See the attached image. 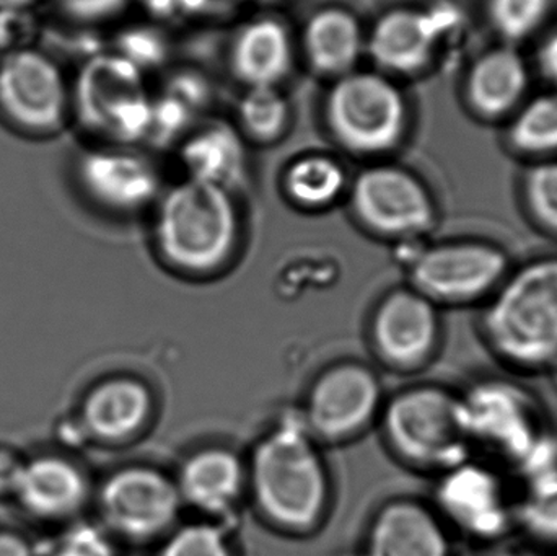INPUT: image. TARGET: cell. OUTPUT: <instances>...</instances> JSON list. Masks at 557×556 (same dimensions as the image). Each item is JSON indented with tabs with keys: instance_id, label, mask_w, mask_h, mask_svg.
Returning <instances> with one entry per match:
<instances>
[{
	"instance_id": "52a82bcc",
	"label": "cell",
	"mask_w": 557,
	"mask_h": 556,
	"mask_svg": "<svg viewBox=\"0 0 557 556\" xmlns=\"http://www.w3.org/2000/svg\"><path fill=\"white\" fill-rule=\"evenodd\" d=\"M71 75L61 62L28 42L0 58V120L23 136L46 139L72 123Z\"/></svg>"
},
{
	"instance_id": "f35d334b",
	"label": "cell",
	"mask_w": 557,
	"mask_h": 556,
	"mask_svg": "<svg viewBox=\"0 0 557 556\" xmlns=\"http://www.w3.org/2000/svg\"><path fill=\"white\" fill-rule=\"evenodd\" d=\"M0 556H35V551L22 532L0 528Z\"/></svg>"
},
{
	"instance_id": "4dcf8cb0",
	"label": "cell",
	"mask_w": 557,
	"mask_h": 556,
	"mask_svg": "<svg viewBox=\"0 0 557 556\" xmlns=\"http://www.w3.org/2000/svg\"><path fill=\"white\" fill-rule=\"evenodd\" d=\"M527 201L536 221L557 235V162L535 166L530 172Z\"/></svg>"
},
{
	"instance_id": "b9f144b4",
	"label": "cell",
	"mask_w": 557,
	"mask_h": 556,
	"mask_svg": "<svg viewBox=\"0 0 557 556\" xmlns=\"http://www.w3.org/2000/svg\"><path fill=\"white\" fill-rule=\"evenodd\" d=\"M549 375H552L553 384H555V387L557 388V358L556 361L553 362L552 368L548 369Z\"/></svg>"
},
{
	"instance_id": "30bf717a",
	"label": "cell",
	"mask_w": 557,
	"mask_h": 556,
	"mask_svg": "<svg viewBox=\"0 0 557 556\" xmlns=\"http://www.w3.org/2000/svg\"><path fill=\"white\" fill-rule=\"evenodd\" d=\"M350 209L360 224L388 238H412L431 231L435 205L424 183L393 163H373L350 180Z\"/></svg>"
},
{
	"instance_id": "d4e9b609",
	"label": "cell",
	"mask_w": 557,
	"mask_h": 556,
	"mask_svg": "<svg viewBox=\"0 0 557 556\" xmlns=\"http://www.w3.org/2000/svg\"><path fill=\"white\" fill-rule=\"evenodd\" d=\"M529 87V71L519 52L494 49L474 64L468 78V97L480 113L499 116L512 110Z\"/></svg>"
},
{
	"instance_id": "9a60e30c",
	"label": "cell",
	"mask_w": 557,
	"mask_h": 556,
	"mask_svg": "<svg viewBox=\"0 0 557 556\" xmlns=\"http://www.w3.org/2000/svg\"><path fill=\"white\" fill-rule=\"evenodd\" d=\"M91 499V485L84 467L61 450L26 456L25 469L12 503L35 524H67Z\"/></svg>"
},
{
	"instance_id": "ffe728a7",
	"label": "cell",
	"mask_w": 557,
	"mask_h": 556,
	"mask_svg": "<svg viewBox=\"0 0 557 556\" xmlns=\"http://www.w3.org/2000/svg\"><path fill=\"white\" fill-rule=\"evenodd\" d=\"M185 178L221 186L234 193L248 172V149L237 124L199 121L180 144Z\"/></svg>"
},
{
	"instance_id": "ba28073f",
	"label": "cell",
	"mask_w": 557,
	"mask_h": 556,
	"mask_svg": "<svg viewBox=\"0 0 557 556\" xmlns=\"http://www.w3.org/2000/svg\"><path fill=\"white\" fill-rule=\"evenodd\" d=\"M458 394L474 449L484 447L517 469L553 437L535 395L512 379H480Z\"/></svg>"
},
{
	"instance_id": "cb8c5ba5",
	"label": "cell",
	"mask_w": 557,
	"mask_h": 556,
	"mask_svg": "<svg viewBox=\"0 0 557 556\" xmlns=\"http://www.w3.org/2000/svg\"><path fill=\"white\" fill-rule=\"evenodd\" d=\"M350 178L337 157L307 152L295 157L282 172L285 198L304 211H324L349 191Z\"/></svg>"
},
{
	"instance_id": "f1b7e54d",
	"label": "cell",
	"mask_w": 557,
	"mask_h": 556,
	"mask_svg": "<svg viewBox=\"0 0 557 556\" xmlns=\"http://www.w3.org/2000/svg\"><path fill=\"white\" fill-rule=\"evenodd\" d=\"M513 144L527 152L557 150V94L530 101L513 121Z\"/></svg>"
},
{
	"instance_id": "484cf974",
	"label": "cell",
	"mask_w": 557,
	"mask_h": 556,
	"mask_svg": "<svg viewBox=\"0 0 557 556\" xmlns=\"http://www.w3.org/2000/svg\"><path fill=\"white\" fill-rule=\"evenodd\" d=\"M208 82L191 72L173 75L159 95H153L150 139L185 137L198 124L209 103Z\"/></svg>"
},
{
	"instance_id": "e0dca14e",
	"label": "cell",
	"mask_w": 557,
	"mask_h": 556,
	"mask_svg": "<svg viewBox=\"0 0 557 556\" xmlns=\"http://www.w3.org/2000/svg\"><path fill=\"white\" fill-rule=\"evenodd\" d=\"M380 385L369 369L343 365L324 372L311 388L307 417L318 434L331 440L362 430L375 415Z\"/></svg>"
},
{
	"instance_id": "277c9868",
	"label": "cell",
	"mask_w": 557,
	"mask_h": 556,
	"mask_svg": "<svg viewBox=\"0 0 557 556\" xmlns=\"http://www.w3.org/2000/svg\"><path fill=\"white\" fill-rule=\"evenodd\" d=\"M323 116L331 136L344 150L360 157H380L405 139L409 107L389 75L376 69H356L331 81Z\"/></svg>"
},
{
	"instance_id": "5b68a950",
	"label": "cell",
	"mask_w": 557,
	"mask_h": 556,
	"mask_svg": "<svg viewBox=\"0 0 557 556\" xmlns=\"http://www.w3.org/2000/svg\"><path fill=\"white\" fill-rule=\"evenodd\" d=\"M251 480L264 515L285 528L314 524L326 505L323 464L308 437L294 428L274 431L257 447Z\"/></svg>"
},
{
	"instance_id": "7bdbcfd3",
	"label": "cell",
	"mask_w": 557,
	"mask_h": 556,
	"mask_svg": "<svg viewBox=\"0 0 557 556\" xmlns=\"http://www.w3.org/2000/svg\"><path fill=\"white\" fill-rule=\"evenodd\" d=\"M248 2L263 3V5H268V3L281 2V0H248Z\"/></svg>"
},
{
	"instance_id": "f546056e",
	"label": "cell",
	"mask_w": 557,
	"mask_h": 556,
	"mask_svg": "<svg viewBox=\"0 0 557 556\" xmlns=\"http://www.w3.org/2000/svg\"><path fill=\"white\" fill-rule=\"evenodd\" d=\"M549 5L552 0H491V18L500 35L519 41L540 28Z\"/></svg>"
},
{
	"instance_id": "ab89813d",
	"label": "cell",
	"mask_w": 557,
	"mask_h": 556,
	"mask_svg": "<svg viewBox=\"0 0 557 556\" xmlns=\"http://www.w3.org/2000/svg\"><path fill=\"white\" fill-rule=\"evenodd\" d=\"M540 65L546 77L557 85V33L543 42L540 49Z\"/></svg>"
},
{
	"instance_id": "d6a6232c",
	"label": "cell",
	"mask_w": 557,
	"mask_h": 556,
	"mask_svg": "<svg viewBox=\"0 0 557 556\" xmlns=\"http://www.w3.org/2000/svg\"><path fill=\"white\" fill-rule=\"evenodd\" d=\"M129 0H48L55 12L81 26H97L113 22L126 10Z\"/></svg>"
},
{
	"instance_id": "836d02e7",
	"label": "cell",
	"mask_w": 557,
	"mask_h": 556,
	"mask_svg": "<svg viewBox=\"0 0 557 556\" xmlns=\"http://www.w3.org/2000/svg\"><path fill=\"white\" fill-rule=\"evenodd\" d=\"M114 51L129 59L140 71L146 72L149 65H156L153 62H159L162 59L163 42L160 41L156 33L144 32V29L127 32Z\"/></svg>"
},
{
	"instance_id": "44dd1931",
	"label": "cell",
	"mask_w": 557,
	"mask_h": 556,
	"mask_svg": "<svg viewBox=\"0 0 557 556\" xmlns=\"http://www.w3.org/2000/svg\"><path fill=\"white\" fill-rule=\"evenodd\" d=\"M367 556H451L448 526L421 503H393L373 522Z\"/></svg>"
},
{
	"instance_id": "d6986e66",
	"label": "cell",
	"mask_w": 557,
	"mask_h": 556,
	"mask_svg": "<svg viewBox=\"0 0 557 556\" xmlns=\"http://www.w3.org/2000/svg\"><path fill=\"white\" fill-rule=\"evenodd\" d=\"M297 41L287 23L261 15L240 26L232 39L228 62L240 84L278 87L294 67Z\"/></svg>"
},
{
	"instance_id": "9c48e42d",
	"label": "cell",
	"mask_w": 557,
	"mask_h": 556,
	"mask_svg": "<svg viewBox=\"0 0 557 556\" xmlns=\"http://www.w3.org/2000/svg\"><path fill=\"white\" fill-rule=\"evenodd\" d=\"M512 267L509 255L497 245L445 242L419 251L409 277L412 289L437 306H481Z\"/></svg>"
},
{
	"instance_id": "5bb4252c",
	"label": "cell",
	"mask_w": 557,
	"mask_h": 556,
	"mask_svg": "<svg viewBox=\"0 0 557 556\" xmlns=\"http://www.w3.org/2000/svg\"><path fill=\"white\" fill-rule=\"evenodd\" d=\"M457 25L455 10L398 7L382 13L367 29L366 52L376 71L409 75L422 71L434 59L448 29Z\"/></svg>"
},
{
	"instance_id": "7a4b0ae2",
	"label": "cell",
	"mask_w": 557,
	"mask_h": 556,
	"mask_svg": "<svg viewBox=\"0 0 557 556\" xmlns=\"http://www.w3.org/2000/svg\"><path fill=\"white\" fill-rule=\"evenodd\" d=\"M71 118L95 144L149 140L153 94L146 72L114 51L87 55L71 77Z\"/></svg>"
},
{
	"instance_id": "83f0119b",
	"label": "cell",
	"mask_w": 557,
	"mask_h": 556,
	"mask_svg": "<svg viewBox=\"0 0 557 556\" xmlns=\"http://www.w3.org/2000/svg\"><path fill=\"white\" fill-rule=\"evenodd\" d=\"M516 519L533 538L557 544V469L529 480V493L517 502Z\"/></svg>"
},
{
	"instance_id": "6da1fadb",
	"label": "cell",
	"mask_w": 557,
	"mask_h": 556,
	"mask_svg": "<svg viewBox=\"0 0 557 556\" xmlns=\"http://www.w3.org/2000/svg\"><path fill=\"white\" fill-rule=\"evenodd\" d=\"M478 329L507 368L525 374L548 371L557 358L556 255L510 268L481 304Z\"/></svg>"
},
{
	"instance_id": "8992f818",
	"label": "cell",
	"mask_w": 557,
	"mask_h": 556,
	"mask_svg": "<svg viewBox=\"0 0 557 556\" xmlns=\"http://www.w3.org/2000/svg\"><path fill=\"white\" fill-rule=\"evenodd\" d=\"M385 431L399 456L424 469L444 473L473 457L460 394L438 385L408 388L395 397L385 411Z\"/></svg>"
},
{
	"instance_id": "8d00e7d4",
	"label": "cell",
	"mask_w": 557,
	"mask_h": 556,
	"mask_svg": "<svg viewBox=\"0 0 557 556\" xmlns=\"http://www.w3.org/2000/svg\"><path fill=\"white\" fill-rule=\"evenodd\" d=\"M26 15L15 12L0 0V58L16 45H22Z\"/></svg>"
},
{
	"instance_id": "4fadbf2b",
	"label": "cell",
	"mask_w": 557,
	"mask_h": 556,
	"mask_svg": "<svg viewBox=\"0 0 557 556\" xmlns=\"http://www.w3.org/2000/svg\"><path fill=\"white\" fill-rule=\"evenodd\" d=\"M178 486L165 475L144 467L117 470L97 493L98 511L104 524L134 541L156 538L180 511Z\"/></svg>"
},
{
	"instance_id": "e575fe53",
	"label": "cell",
	"mask_w": 557,
	"mask_h": 556,
	"mask_svg": "<svg viewBox=\"0 0 557 556\" xmlns=\"http://www.w3.org/2000/svg\"><path fill=\"white\" fill-rule=\"evenodd\" d=\"M25 462V454L10 444L0 443V502L12 503Z\"/></svg>"
},
{
	"instance_id": "4316f807",
	"label": "cell",
	"mask_w": 557,
	"mask_h": 556,
	"mask_svg": "<svg viewBox=\"0 0 557 556\" xmlns=\"http://www.w3.org/2000/svg\"><path fill=\"white\" fill-rule=\"evenodd\" d=\"M290 101L281 87H248L237 104V127L245 139L271 144L290 126Z\"/></svg>"
},
{
	"instance_id": "603a6c76",
	"label": "cell",
	"mask_w": 557,
	"mask_h": 556,
	"mask_svg": "<svg viewBox=\"0 0 557 556\" xmlns=\"http://www.w3.org/2000/svg\"><path fill=\"white\" fill-rule=\"evenodd\" d=\"M244 485V469L234 454L208 449L193 456L183 467L178 492L182 498L208 512L231 508Z\"/></svg>"
},
{
	"instance_id": "d590c367",
	"label": "cell",
	"mask_w": 557,
	"mask_h": 556,
	"mask_svg": "<svg viewBox=\"0 0 557 556\" xmlns=\"http://www.w3.org/2000/svg\"><path fill=\"white\" fill-rule=\"evenodd\" d=\"M103 542L100 535L87 529H77L69 532L62 539L59 547L55 548L54 556H107Z\"/></svg>"
},
{
	"instance_id": "ac0fdd59",
	"label": "cell",
	"mask_w": 557,
	"mask_h": 556,
	"mask_svg": "<svg viewBox=\"0 0 557 556\" xmlns=\"http://www.w3.org/2000/svg\"><path fill=\"white\" fill-rule=\"evenodd\" d=\"M152 397L143 382L110 378L88 388L75 413L78 431L103 444L134 436L149 418Z\"/></svg>"
},
{
	"instance_id": "60d3db41",
	"label": "cell",
	"mask_w": 557,
	"mask_h": 556,
	"mask_svg": "<svg viewBox=\"0 0 557 556\" xmlns=\"http://www.w3.org/2000/svg\"><path fill=\"white\" fill-rule=\"evenodd\" d=\"M2 2L15 12L23 13V15H28L33 7L39 5V3L48 5V0H2Z\"/></svg>"
},
{
	"instance_id": "7402d4cb",
	"label": "cell",
	"mask_w": 557,
	"mask_h": 556,
	"mask_svg": "<svg viewBox=\"0 0 557 556\" xmlns=\"http://www.w3.org/2000/svg\"><path fill=\"white\" fill-rule=\"evenodd\" d=\"M366 38L367 32L356 13L330 5L308 16L298 45L311 71L334 81L356 71L366 52Z\"/></svg>"
},
{
	"instance_id": "7c38bea8",
	"label": "cell",
	"mask_w": 557,
	"mask_h": 556,
	"mask_svg": "<svg viewBox=\"0 0 557 556\" xmlns=\"http://www.w3.org/2000/svg\"><path fill=\"white\" fill-rule=\"evenodd\" d=\"M435 503L445 524L478 541L499 539L517 526L509 486L497 470L473 457L442 473Z\"/></svg>"
},
{
	"instance_id": "3957f363",
	"label": "cell",
	"mask_w": 557,
	"mask_h": 556,
	"mask_svg": "<svg viewBox=\"0 0 557 556\" xmlns=\"http://www.w3.org/2000/svg\"><path fill=\"white\" fill-rule=\"evenodd\" d=\"M234 193L185 178L157 199L156 237L163 257L189 273L221 267L237 245Z\"/></svg>"
},
{
	"instance_id": "1f68e13d",
	"label": "cell",
	"mask_w": 557,
	"mask_h": 556,
	"mask_svg": "<svg viewBox=\"0 0 557 556\" xmlns=\"http://www.w3.org/2000/svg\"><path fill=\"white\" fill-rule=\"evenodd\" d=\"M160 556H232V552L221 531L199 524L176 532Z\"/></svg>"
},
{
	"instance_id": "2e32d148",
	"label": "cell",
	"mask_w": 557,
	"mask_h": 556,
	"mask_svg": "<svg viewBox=\"0 0 557 556\" xmlns=\"http://www.w3.org/2000/svg\"><path fill=\"white\" fill-rule=\"evenodd\" d=\"M380 355L395 368L414 369L434 358L442 339L437 304L416 289L386 297L373 320Z\"/></svg>"
},
{
	"instance_id": "74e56055",
	"label": "cell",
	"mask_w": 557,
	"mask_h": 556,
	"mask_svg": "<svg viewBox=\"0 0 557 556\" xmlns=\"http://www.w3.org/2000/svg\"><path fill=\"white\" fill-rule=\"evenodd\" d=\"M152 10L163 16H188L206 12L212 0H146Z\"/></svg>"
},
{
	"instance_id": "8fae6325",
	"label": "cell",
	"mask_w": 557,
	"mask_h": 556,
	"mask_svg": "<svg viewBox=\"0 0 557 556\" xmlns=\"http://www.w3.org/2000/svg\"><path fill=\"white\" fill-rule=\"evenodd\" d=\"M74 180L87 201L111 214H133L162 195L156 163L131 146L94 144L81 150Z\"/></svg>"
}]
</instances>
